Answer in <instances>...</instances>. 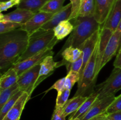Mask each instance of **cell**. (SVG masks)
<instances>
[{"instance_id":"obj_29","label":"cell","mask_w":121,"mask_h":120,"mask_svg":"<svg viewBox=\"0 0 121 120\" xmlns=\"http://www.w3.org/2000/svg\"><path fill=\"white\" fill-rule=\"evenodd\" d=\"M80 80V74L79 72L74 71L69 72L65 77V89H72L76 82H78Z\"/></svg>"},{"instance_id":"obj_44","label":"cell","mask_w":121,"mask_h":120,"mask_svg":"<svg viewBox=\"0 0 121 120\" xmlns=\"http://www.w3.org/2000/svg\"><path fill=\"white\" fill-rule=\"evenodd\" d=\"M20 120V119H19V120Z\"/></svg>"},{"instance_id":"obj_15","label":"cell","mask_w":121,"mask_h":120,"mask_svg":"<svg viewBox=\"0 0 121 120\" xmlns=\"http://www.w3.org/2000/svg\"><path fill=\"white\" fill-rule=\"evenodd\" d=\"M121 20V0H116L107 20L100 26V28H107L114 32L118 29Z\"/></svg>"},{"instance_id":"obj_16","label":"cell","mask_w":121,"mask_h":120,"mask_svg":"<svg viewBox=\"0 0 121 120\" xmlns=\"http://www.w3.org/2000/svg\"><path fill=\"white\" fill-rule=\"evenodd\" d=\"M35 13L25 9L17 8L7 14H0V21H7L23 25L26 24Z\"/></svg>"},{"instance_id":"obj_6","label":"cell","mask_w":121,"mask_h":120,"mask_svg":"<svg viewBox=\"0 0 121 120\" xmlns=\"http://www.w3.org/2000/svg\"><path fill=\"white\" fill-rule=\"evenodd\" d=\"M40 69L39 64L18 75L17 84L20 89L28 93L30 96L35 88V85L39 78Z\"/></svg>"},{"instance_id":"obj_36","label":"cell","mask_w":121,"mask_h":120,"mask_svg":"<svg viewBox=\"0 0 121 120\" xmlns=\"http://www.w3.org/2000/svg\"><path fill=\"white\" fill-rule=\"evenodd\" d=\"M52 120H66V116L63 114V107H55Z\"/></svg>"},{"instance_id":"obj_11","label":"cell","mask_w":121,"mask_h":120,"mask_svg":"<svg viewBox=\"0 0 121 120\" xmlns=\"http://www.w3.org/2000/svg\"><path fill=\"white\" fill-rule=\"evenodd\" d=\"M115 98L116 96L113 95L106 96L100 100L98 98L88 112L82 118H80V120H89L95 116L105 113L110 105L114 101Z\"/></svg>"},{"instance_id":"obj_43","label":"cell","mask_w":121,"mask_h":120,"mask_svg":"<svg viewBox=\"0 0 121 120\" xmlns=\"http://www.w3.org/2000/svg\"><path fill=\"white\" fill-rule=\"evenodd\" d=\"M80 120V119L77 118V119H74V120Z\"/></svg>"},{"instance_id":"obj_8","label":"cell","mask_w":121,"mask_h":120,"mask_svg":"<svg viewBox=\"0 0 121 120\" xmlns=\"http://www.w3.org/2000/svg\"><path fill=\"white\" fill-rule=\"evenodd\" d=\"M54 14L39 11L35 13L26 24L22 25L21 29L25 31L30 35L35 31L41 28V27L48 22Z\"/></svg>"},{"instance_id":"obj_25","label":"cell","mask_w":121,"mask_h":120,"mask_svg":"<svg viewBox=\"0 0 121 120\" xmlns=\"http://www.w3.org/2000/svg\"><path fill=\"white\" fill-rule=\"evenodd\" d=\"M95 0H81L78 16H93Z\"/></svg>"},{"instance_id":"obj_5","label":"cell","mask_w":121,"mask_h":120,"mask_svg":"<svg viewBox=\"0 0 121 120\" xmlns=\"http://www.w3.org/2000/svg\"><path fill=\"white\" fill-rule=\"evenodd\" d=\"M99 100L115 95L121 89V69L114 68L110 76L101 84L95 87Z\"/></svg>"},{"instance_id":"obj_42","label":"cell","mask_w":121,"mask_h":120,"mask_svg":"<svg viewBox=\"0 0 121 120\" xmlns=\"http://www.w3.org/2000/svg\"><path fill=\"white\" fill-rule=\"evenodd\" d=\"M104 120H111V119H110L109 118H108V116H107V117H106V118H105Z\"/></svg>"},{"instance_id":"obj_20","label":"cell","mask_w":121,"mask_h":120,"mask_svg":"<svg viewBox=\"0 0 121 120\" xmlns=\"http://www.w3.org/2000/svg\"><path fill=\"white\" fill-rule=\"evenodd\" d=\"M18 75L14 68H10L4 72L0 78V89H5L17 83Z\"/></svg>"},{"instance_id":"obj_39","label":"cell","mask_w":121,"mask_h":120,"mask_svg":"<svg viewBox=\"0 0 121 120\" xmlns=\"http://www.w3.org/2000/svg\"><path fill=\"white\" fill-rule=\"evenodd\" d=\"M108 115V114L106 113V112H105V113H103V114H100V115H98L96 116H95V117L92 118L90 119L89 120H104L107 117Z\"/></svg>"},{"instance_id":"obj_2","label":"cell","mask_w":121,"mask_h":120,"mask_svg":"<svg viewBox=\"0 0 121 120\" xmlns=\"http://www.w3.org/2000/svg\"><path fill=\"white\" fill-rule=\"evenodd\" d=\"M70 21L74 26V29L59 53L70 47L79 48L100 28V25L93 16H78Z\"/></svg>"},{"instance_id":"obj_17","label":"cell","mask_w":121,"mask_h":120,"mask_svg":"<svg viewBox=\"0 0 121 120\" xmlns=\"http://www.w3.org/2000/svg\"><path fill=\"white\" fill-rule=\"evenodd\" d=\"M60 67L59 62H55L53 59V55L46 56L40 63V69L39 76L35 83L36 88L43 81L52 75L56 68Z\"/></svg>"},{"instance_id":"obj_24","label":"cell","mask_w":121,"mask_h":120,"mask_svg":"<svg viewBox=\"0 0 121 120\" xmlns=\"http://www.w3.org/2000/svg\"><path fill=\"white\" fill-rule=\"evenodd\" d=\"M61 53L63 59L69 62H74L83 56V52L81 49L72 47L66 48Z\"/></svg>"},{"instance_id":"obj_21","label":"cell","mask_w":121,"mask_h":120,"mask_svg":"<svg viewBox=\"0 0 121 120\" xmlns=\"http://www.w3.org/2000/svg\"><path fill=\"white\" fill-rule=\"evenodd\" d=\"M88 97V96H87ZM87 96H77L68 100L63 107V114L65 116L71 115L78 111L82 104L86 101Z\"/></svg>"},{"instance_id":"obj_10","label":"cell","mask_w":121,"mask_h":120,"mask_svg":"<svg viewBox=\"0 0 121 120\" xmlns=\"http://www.w3.org/2000/svg\"><path fill=\"white\" fill-rule=\"evenodd\" d=\"M100 32V28L97 31H96L89 38L85 41L81 45L79 46V48L81 49L83 52V65L79 72L80 77L95 49L96 45L99 39Z\"/></svg>"},{"instance_id":"obj_13","label":"cell","mask_w":121,"mask_h":120,"mask_svg":"<svg viewBox=\"0 0 121 120\" xmlns=\"http://www.w3.org/2000/svg\"><path fill=\"white\" fill-rule=\"evenodd\" d=\"M116 0H95V7L93 17L100 25L104 24Z\"/></svg>"},{"instance_id":"obj_30","label":"cell","mask_w":121,"mask_h":120,"mask_svg":"<svg viewBox=\"0 0 121 120\" xmlns=\"http://www.w3.org/2000/svg\"><path fill=\"white\" fill-rule=\"evenodd\" d=\"M22 24L7 21H0V34L9 32L20 28Z\"/></svg>"},{"instance_id":"obj_35","label":"cell","mask_w":121,"mask_h":120,"mask_svg":"<svg viewBox=\"0 0 121 120\" xmlns=\"http://www.w3.org/2000/svg\"><path fill=\"white\" fill-rule=\"evenodd\" d=\"M20 1L21 0H9L6 2H0V12H2L3 11H5L14 6L17 7L20 4Z\"/></svg>"},{"instance_id":"obj_19","label":"cell","mask_w":121,"mask_h":120,"mask_svg":"<svg viewBox=\"0 0 121 120\" xmlns=\"http://www.w3.org/2000/svg\"><path fill=\"white\" fill-rule=\"evenodd\" d=\"M98 92L95 91L92 94H91L87 98L86 101L82 104V105L80 106V108L78 109V111L73 113V114H71V116H70L68 120H73L77 118H82L88 112L90 108L92 107L93 104L95 103L96 100L98 99Z\"/></svg>"},{"instance_id":"obj_28","label":"cell","mask_w":121,"mask_h":120,"mask_svg":"<svg viewBox=\"0 0 121 120\" xmlns=\"http://www.w3.org/2000/svg\"><path fill=\"white\" fill-rule=\"evenodd\" d=\"M24 91H19L16 94H14L9 100H8L7 101V102L4 105L3 107L0 109V120H3L6 114L11 109L12 107L15 104L17 101L20 98V96L24 94Z\"/></svg>"},{"instance_id":"obj_1","label":"cell","mask_w":121,"mask_h":120,"mask_svg":"<svg viewBox=\"0 0 121 120\" xmlns=\"http://www.w3.org/2000/svg\"><path fill=\"white\" fill-rule=\"evenodd\" d=\"M28 33L18 28L0 34V70L1 73L17 62L28 45Z\"/></svg>"},{"instance_id":"obj_4","label":"cell","mask_w":121,"mask_h":120,"mask_svg":"<svg viewBox=\"0 0 121 120\" xmlns=\"http://www.w3.org/2000/svg\"><path fill=\"white\" fill-rule=\"evenodd\" d=\"M98 42L92 56L86 64L78 82V89L74 96H89L95 91V69L96 64Z\"/></svg>"},{"instance_id":"obj_9","label":"cell","mask_w":121,"mask_h":120,"mask_svg":"<svg viewBox=\"0 0 121 120\" xmlns=\"http://www.w3.org/2000/svg\"><path fill=\"white\" fill-rule=\"evenodd\" d=\"M113 32L107 28H100V32L98 41V51H97L96 64L95 69V78L97 80L98 75L101 70L102 60L104 57L106 45L112 36Z\"/></svg>"},{"instance_id":"obj_34","label":"cell","mask_w":121,"mask_h":120,"mask_svg":"<svg viewBox=\"0 0 121 120\" xmlns=\"http://www.w3.org/2000/svg\"><path fill=\"white\" fill-rule=\"evenodd\" d=\"M70 1L72 5V12L69 19V21H70L78 17L81 0H70Z\"/></svg>"},{"instance_id":"obj_33","label":"cell","mask_w":121,"mask_h":120,"mask_svg":"<svg viewBox=\"0 0 121 120\" xmlns=\"http://www.w3.org/2000/svg\"><path fill=\"white\" fill-rule=\"evenodd\" d=\"M65 77L62 78L60 79V80H57L50 88L46 90L44 92L45 94H47L48 92L52 89H56L57 91V93H60L62 92L65 89Z\"/></svg>"},{"instance_id":"obj_26","label":"cell","mask_w":121,"mask_h":120,"mask_svg":"<svg viewBox=\"0 0 121 120\" xmlns=\"http://www.w3.org/2000/svg\"><path fill=\"white\" fill-rule=\"evenodd\" d=\"M20 90L21 89L17 83L9 88L0 89V109L3 107L8 100Z\"/></svg>"},{"instance_id":"obj_12","label":"cell","mask_w":121,"mask_h":120,"mask_svg":"<svg viewBox=\"0 0 121 120\" xmlns=\"http://www.w3.org/2000/svg\"><path fill=\"white\" fill-rule=\"evenodd\" d=\"M121 46V34L118 30L112 34L105 49V54L102 60L101 67L102 69L105 65L118 53V50Z\"/></svg>"},{"instance_id":"obj_22","label":"cell","mask_w":121,"mask_h":120,"mask_svg":"<svg viewBox=\"0 0 121 120\" xmlns=\"http://www.w3.org/2000/svg\"><path fill=\"white\" fill-rule=\"evenodd\" d=\"M74 29V26L70 21L66 20L59 23L53 29L54 35L59 41L63 40L66 36L72 33Z\"/></svg>"},{"instance_id":"obj_27","label":"cell","mask_w":121,"mask_h":120,"mask_svg":"<svg viewBox=\"0 0 121 120\" xmlns=\"http://www.w3.org/2000/svg\"><path fill=\"white\" fill-rule=\"evenodd\" d=\"M66 0H49L42 8L40 11L50 14H56L60 10L63 6Z\"/></svg>"},{"instance_id":"obj_18","label":"cell","mask_w":121,"mask_h":120,"mask_svg":"<svg viewBox=\"0 0 121 120\" xmlns=\"http://www.w3.org/2000/svg\"><path fill=\"white\" fill-rule=\"evenodd\" d=\"M30 96L26 92L20 96L15 104L8 112L2 120H18L20 118L22 110L27 101L30 100Z\"/></svg>"},{"instance_id":"obj_32","label":"cell","mask_w":121,"mask_h":120,"mask_svg":"<svg viewBox=\"0 0 121 120\" xmlns=\"http://www.w3.org/2000/svg\"><path fill=\"white\" fill-rule=\"evenodd\" d=\"M119 111H121V94L119 96H116L114 101L108 108L106 112L109 115Z\"/></svg>"},{"instance_id":"obj_40","label":"cell","mask_w":121,"mask_h":120,"mask_svg":"<svg viewBox=\"0 0 121 120\" xmlns=\"http://www.w3.org/2000/svg\"><path fill=\"white\" fill-rule=\"evenodd\" d=\"M117 30H118V31H119L121 34V20L120 23H119V26H118V29H117Z\"/></svg>"},{"instance_id":"obj_31","label":"cell","mask_w":121,"mask_h":120,"mask_svg":"<svg viewBox=\"0 0 121 120\" xmlns=\"http://www.w3.org/2000/svg\"><path fill=\"white\" fill-rule=\"evenodd\" d=\"M70 94V89H65L62 92L57 93L56 101V107L57 108L59 107H63L66 104V102L68 101V98Z\"/></svg>"},{"instance_id":"obj_7","label":"cell","mask_w":121,"mask_h":120,"mask_svg":"<svg viewBox=\"0 0 121 120\" xmlns=\"http://www.w3.org/2000/svg\"><path fill=\"white\" fill-rule=\"evenodd\" d=\"M53 47H48L24 61L14 64L11 67L16 71L18 75H21L30 68L41 63L46 56L51 55H53L54 52L53 51Z\"/></svg>"},{"instance_id":"obj_38","label":"cell","mask_w":121,"mask_h":120,"mask_svg":"<svg viewBox=\"0 0 121 120\" xmlns=\"http://www.w3.org/2000/svg\"><path fill=\"white\" fill-rule=\"evenodd\" d=\"M108 117L112 120H121V111L109 114Z\"/></svg>"},{"instance_id":"obj_14","label":"cell","mask_w":121,"mask_h":120,"mask_svg":"<svg viewBox=\"0 0 121 120\" xmlns=\"http://www.w3.org/2000/svg\"><path fill=\"white\" fill-rule=\"evenodd\" d=\"M72 12V5L70 2L66 5L64 6L59 11L54 14L52 18L46 22L41 29L44 30H51L53 29L59 23L63 21L69 20Z\"/></svg>"},{"instance_id":"obj_23","label":"cell","mask_w":121,"mask_h":120,"mask_svg":"<svg viewBox=\"0 0 121 120\" xmlns=\"http://www.w3.org/2000/svg\"><path fill=\"white\" fill-rule=\"evenodd\" d=\"M49 0H21L17 8L25 9L34 13L40 11V9Z\"/></svg>"},{"instance_id":"obj_37","label":"cell","mask_w":121,"mask_h":120,"mask_svg":"<svg viewBox=\"0 0 121 120\" xmlns=\"http://www.w3.org/2000/svg\"><path fill=\"white\" fill-rule=\"evenodd\" d=\"M113 66H114V68L121 69V46L117 53V57L113 62Z\"/></svg>"},{"instance_id":"obj_41","label":"cell","mask_w":121,"mask_h":120,"mask_svg":"<svg viewBox=\"0 0 121 120\" xmlns=\"http://www.w3.org/2000/svg\"><path fill=\"white\" fill-rule=\"evenodd\" d=\"M9 1V0H0V2H6V1Z\"/></svg>"},{"instance_id":"obj_3","label":"cell","mask_w":121,"mask_h":120,"mask_svg":"<svg viewBox=\"0 0 121 120\" xmlns=\"http://www.w3.org/2000/svg\"><path fill=\"white\" fill-rule=\"evenodd\" d=\"M58 41L59 40L56 38L53 29L44 30L40 28L30 35L27 49L16 63L24 61L48 47H54Z\"/></svg>"}]
</instances>
